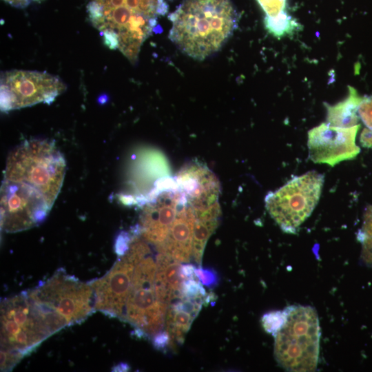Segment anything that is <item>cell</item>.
Wrapping results in <instances>:
<instances>
[{
  "label": "cell",
  "instance_id": "obj_26",
  "mask_svg": "<svg viewBox=\"0 0 372 372\" xmlns=\"http://www.w3.org/2000/svg\"><path fill=\"white\" fill-rule=\"evenodd\" d=\"M1 371H10L23 358L14 351L1 349Z\"/></svg>",
  "mask_w": 372,
  "mask_h": 372
},
{
  "label": "cell",
  "instance_id": "obj_6",
  "mask_svg": "<svg viewBox=\"0 0 372 372\" xmlns=\"http://www.w3.org/2000/svg\"><path fill=\"white\" fill-rule=\"evenodd\" d=\"M156 260L152 252L135 265L123 321L135 329L139 338H152L163 329L169 306L157 298L154 281Z\"/></svg>",
  "mask_w": 372,
  "mask_h": 372
},
{
  "label": "cell",
  "instance_id": "obj_22",
  "mask_svg": "<svg viewBox=\"0 0 372 372\" xmlns=\"http://www.w3.org/2000/svg\"><path fill=\"white\" fill-rule=\"evenodd\" d=\"M186 278L181 283L179 298L208 303L214 298L213 294H207L203 284L197 279Z\"/></svg>",
  "mask_w": 372,
  "mask_h": 372
},
{
  "label": "cell",
  "instance_id": "obj_7",
  "mask_svg": "<svg viewBox=\"0 0 372 372\" xmlns=\"http://www.w3.org/2000/svg\"><path fill=\"white\" fill-rule=\"evenodd\" d=\"M324 176L315 171L296 176L265 197V207L280 229L296 234L320 199Z\"/></svg>",
  "mask_w": 372,
  "mask_h": 372
},
{
  "label": "cell",
  "instance_id": "obj_20",
  "mask_svg": "<svg viewBox=\"0 0 372 372\" xmlns=\"http://www.w3.org/2000/svg\"><path fill=\"white\" fill-rule=\"evenodd\" d=\"M362 242V258L372 267V205H369L364 213L363 223L358 236Z\"/></svg>",
  "mask_w": 372,
  "mask_h": 372
},
{
  "label": "cell",
  "instance_id": "obj_9",
  "mask_svg": "<svg viewBox=\"0 0 372 372\" xmlns=\"http://www.w3.org/2000/svg\"><path fill=\"white\" fill-rule=\"evenodd\" d=\"M150 252L147 241L133 236L125 255L119 257L105 275L89 282L94 290L95 311L122 320L135 265Z\"/></svg>",
  "mask_w": 372,
  "mask_h": 372
},
{
  "label": "cell",
  "instance_id": "obj_12",
  "mask_svg": "<svg viewBox=\"0 0 372 372\" xmlns=\"http://www.w3.org/2000/svg\"><path fill=\"white\" fill-rule=\"evenodd\" d=\"M185 199L179 189L165 192L143 209L139 223L132 233L140 236L155 248L165 240L180 205Z\"/></svg>",
  "mask_w": 372,
  "mask_h": 372
},
{
  "label": "cell",
  "instance_id": "obj_5",
  "mask_svg": "<svg viewBox=\"0 0 372 372\" xmlns=\"http://www.w3.org/2000/svg\"><path fill=\"white\" fill-rule=\"evenodd\" d=\"M285 310L286 322L274 336L276 360L288 371H313L320 350L318 313L310 306L291 305Z\"/></svg>",
  "mask_w": 372,
  "mask_h": 372
},
{
  "label": "cell",
  "instance_id": "obj_16",
  "mask_svg": "<svg viewBox=\"0 0 372 372\" xmlns=\"http://www.w3.org/2000/svg\"><path fill=\"white\" fill-rule=\"evenodd\" d=\"M203 304L200 301L178 298L169 305L165 329L170 335L173 348L176 344L183 343L185 334L201 310Z\"/></svg>",
  "mask_w": 372,
  "mask_h": 372
},
{
  "label": "cell",
  "instance_id": "obj_24",
  "mask_svg": "<svg viewBox=\"0 0 372 372\" xmlns=\"http://www.w3.org/2000/svg\"><path fill=\"white\" fill-rule=\"evenodd\" d=\"M265 14V17H274L286 13L287 0H256Z\"/></svg>",
  "mask_w": 372,
  "mask_h": 372
},
{
  "label": "cell",
  "instance_id": "obj_4",
  "mask_svg": "<svg viewBox=\"0 0 372 372\" xmlns=\"http://www.w3.org/2000/svg\"><path fill=\"white\" fill-rule=\"evenodd\" d=\"M102 16L95 27L101 32H114L119 39L118 50L132 63L141 47L153 32L158 33V17L168 12L165 0H93Z\"/></svg>",
  "mask_w": 372,
  "mask_h": 372
},
{
  "label": "cell",
  "instance_id": "obj_10",
  "mask_svg": "<svg viewBox=\"0 0 372 372\" xmlns=\"http://www.w3.org/2000/svg\"><path fill=\"white\" fill-rule=\"evenodd\" d=\"M63 83L45 72H8L1 79V110L8 112L39 103H52L63 92Z\"/></svg>",
  "mask_w": 372,
  "mask_h": 372
},
{
  "label": "cell",
  "instance_id": "obj_14",
  "mask_svg": "<svg viewBox=\"0 0 372 372\" xmlns=\"http://www.w3.org/2000/svg\"><path fill=\"white\" fill-rule=\"evenodd\" d=\"M196 216L185 198L180 205L176 217L164 242L156 247L180 262H189L192 256Z\"/></svg>",
  "mask_w": 372,
  "mask_h": 372
},
{
  "label": "cell",
  "instance_id": "obj_17",
  "mask_svg": "<svg viewBox=\"0 0 372 372\" xmlns=\"http://www.w3.org/2000/svg\"><path fill=\"white\" fill-rule=\"evenodd\" d=\"M193 208V207H192ZM196 216L192 257L198 266L209 238L218 225L220 208L218 202L205 208H193Z\"/></svg>",
  "mask_w": 372,
  "mask_h": 372
},
{
  "label": "cell",
  "instance_id": "obj_29",
  "mask_svg": "<svg viewBox=\"0 0 372 372\" xmlns=\"http://www.w3.org/2000/svg\"><path fill=\"white\" fill-rule=\"evenodd\" d=\"M103 43L111 50L118 49L119 39L118 35L113 31L105 30L101 32Z\"/></svg>",
  "mask_w": 372,
  "mask_h": 372
},
{
  "label": "cell",
  "instance_id": "obj_28",
  "mask_svg": "<svg viewBox=\"0 0 372 372\" xmlns=\"http://www.w3.org/2000/svg\"><path fill=\"white\" fill-rule=\"evenodd\" d=\"M132 240V234L127 231L121 232L117 236L114 250L118 257H121L127 251Z\"/></svg>",
  "mask_w": 372,
  "mask_h": 372
},
{
  "label": "cell",
  "instance_id": "obj_2",
  "mask_svg": "<svg viewBox=\"0 0 372 372\" xmlns=\"http://www.w3.org/2000/svg\"><path fill=\"white\" fill-rule=\"evenodd\" d=\"M168 18L172 23L169 39L200 61L218 51L238 26L230 0H184Z\"/></svg>",
  "mask_w": 372,
  "mask_h": 372
},
{
  "label": "cell",
  "instance_id": "obj_11",
  "mask_svg": "<svg viewBox=\"0 0 372 372\" xmlns=\"http://www.w3.org/2000/svg\"><path fill=\"white\" fill-rule=\"evenodd\" d=\"M360 127V124L345 128L327 123L314 127L308 132L309 158L315 163L331 167L355 158L360 152L355 144Z\"/></svg>",
  "mask_w": 372,
  "mask_h": 372
},
{
  "label": "cell",
  "instance_id": "obj_23",
  "mask_svg": "<svg viewBox=\"0 0 372 372\" xmlns=\"http://www.w3.org/2000/svg\"><path fill=\"white\" fill-rule=\"evenodd\" d=\"M287 320V311H272L265 313L261 318V323L265 331L275 336L283 327Z\"/></svg>",
  "mask_w": 372,
  "mask_h": 372
},
{
  "label": "cell",
  "instance_id": "obj_13",
  "mask_svg": "<svg viewBox=\"0 0 372 372\" xmlns=\"http://www.w3.org/2000/svg\"><path fill=\"white\" fill-rule=\"evenodd\" d=\"M176 181L192 207L205 208L218 202L219 182L203 165L198 163L187 165L179 172Z\"/></svg>",
  "mask_w": 372,
  "mask_h": 372
},
{
  "label": "cell",
  "instance_id": "obj_8",
  "mask_svg": "<svg viewBox=\"0 0 372 372\" xmlns=\"http://www.w3.org/2000/svg\"><path fill=\"white\" fill-rule=\"evenodd\" d=\"M27 292L33 300L61 316L68 326L81 324L95 311L90 282L80 281L63 269Z\"/></svg>",
  "mask_w": 372,
  "mask_h": 372
},
{
  "label": "cell",
  "instance_id": "obj_31",
  "mask_svg": "<svg viewBox=\"0 0 372 372\" xmlns=\"http://www.w3.org/2000/svg\"><path fill=\"white\" fill-rule=\"evenodd\" d=\"M130 369V366L127 363H119L113 367V371H127Z\"/></svg>",
  "mask_w": 372,
  "mask_h": 372
},
{
  "label": "cell",
  "instance_id": "obj_25",
  "mask_svg": "<svg viewBox=\"0 0 372 372\" xmlns=\"http://www.w3.org/2000/svg\"><path fill=\"white\" fill-rule=\"evenodd\" d=\"M195 275L203 285L208 287H213L218 282V273L212 269L199 266L195 269Z\"/></svg>",
  "mask_w": 372,
  "mask_h": 372
},
{
  "label": "cell",
  "instance_id": "obj_3",
  "mask_svg": "<svg viewBox=\"0 0 372 372\" xmlns=\"http://www.w3.org/2000/svg\"><path fill=\"white\" fill-rule=\"evenodd\" d=\"M65 327L61 316L33 300L27 291L1 300V349L24 357Z\"/></svg>",
  "mask_w": 372,
  "mask_h": 372
},
{
  "label": "cell",
  "instance_id": "obj_19",
  "mask_svg": "<svg viewBox=\"0 0 372 372\" xmlns=\"http://www.w3.org/2000/svg\"><path fill=\"white\" fill-rule=\"evenodd\" d=\"M263 23L265 30L278 39L291 36L302 28L297 20L287 12L274 17H265Z\"/></svg>",
  "mask_w": 372,
  "mask_h": 372
},
{
  "label": "cell",
  "instance_id": "obj_15",
  "mask_svg": "<svg viewBox=\"0 0 372 372\" xmlns=\"http://www.w3.org/2000/svg\"><path fill=\"white\" fill-rule=\"evenodd\" d=\"M156 272L154 288L158 299L168 306L180 297V262L171 256L158 253L156 258Z\"/></svg>",
  "mask_w": 372,
  "mask_h": 372
},
{
  "label": "cell",
  "instance_id": "obj_18",
  "mask_svg": "<svg viewBox=\"0 0 372 372\" xmlns=\"http://www.w3.org/2000/svg\"><path fill=\"white\" fill-rule=\"evenodd\" d=\"M348 96L335 105L325 104L328 124L339 127H351L358 124V110L362 99L357 90L349 86Z\"/></svg>",
  "mask_w": 372,
  "mask_h": 372
},
{
  "label": "cell",
  "instance_id": "obj_21",
  "mask_svg": "<svg viewBox=\"0 0 372 372\" xmlns=\"http://www.w3.org/2000/svg\"><path fill=\"white\" fill-rule=\"evenodd\" d=\"M358 114L365 125L360 134V142L363 147L372 148V96L362 97Z\"/></svg>",
  "mask_w": 372,
  "mask_h": 372
},
{
  "label": "cell",
  "instance_id": "obj_27",
  "mask_svg": "<svg viewBox=\"0 0 372 372\" xmlns=\"http://www.w3.org/2000/svg\"><path fill=\"white\" fill-rule=\"evenodd\" d=\"M152 341L153 346L159 351H165L169 347L173 348L170 335L166 329L156 333L152 338Z\"/></svg>",
  "mask_w": 372,
  "mask_h": 372
},
{
  "label": "cell",
  "instance_id": "obj_30",
  "mask_svg": "<svg viewBox=\"0 0 372 372\" xmlns=\"http://www.w3.org/2000/svg\"><path fill=\"white\" fill-rule=\"evenodd\" d=\"M196 267L190 264L180 265V273L183 279L196 278L195 275Z\"/></svg>",
  "mask_w": 372,
  "mask_h": 372
},
{
  "label": "cell",
  "instance_id": "obj_1",
  "mask_svg": "<svg viewBox=\"0 0 372 372\" xmlns=\"http://www.w3.org/2000/svg\"><path fill=\"white\" fill-rule=\"evenodd\" d=\"M65 158L52 141L31 139L9 154L1 186V229L14 233L42 223L61 189Z\"/></svg>",
  "mask_w": 372,
  "mask_h": 372
}]
</instances>
